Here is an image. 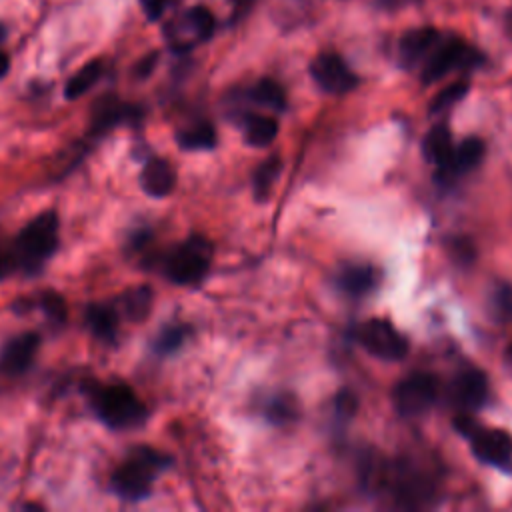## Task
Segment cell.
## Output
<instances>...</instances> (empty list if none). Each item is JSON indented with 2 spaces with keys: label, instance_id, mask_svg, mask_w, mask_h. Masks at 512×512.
<instances>
[{
  "label": "cell",
  "instance_id": "cell-34",
  "mask_svg": "<svg viewBox=\"0 0 512 512\" xmlns=\"http://www.w3.org/2000/svg\"><path fill=\"white\" fill-rule=\"evenodd\" d=\"M454 246V256L462 262H472L474 260V246L468 238H454L452 240Z\"/></svg>",
  "mask_w": 512,
  "mask_h": 512
},
{
  "label": "cell",
  "instance_id": "cell-13",
  "mask_svg": "<svg viewBox=\"0 0 512 512\" xmlns=\"http://www.w3.org/2000/svg\"><path fill=\"white\" fill-rule=\"evenodd\" d=\"M40 336L36 332H20L8 338L0 348V372L6 376L24 374L38 352Z\"/></svg>",
  "mask_w": 512,
  "mask_h": 512
},
{
  "label": "cell",
  "instance_id": "cell-2",
  "mask_svg": "<svg viewBox=\"0 0 512 512\" xmlns=\"http://www.w3.org/2000/svg\"><path fill=\"white\" fill-rule=\"evenodd\" d=\"M84 390L96 418L108 428L128 430L146 422V406L140 402L132 388L124 384L102 386L98 382H92Z\"/></svg>",
  "mask_w": 512,
  "mask_h": 512
},
{
  "label": "cell",
  "instance_id": "cell-33",
  "mask_svg": "<svg viewBox=\"0 0 512 512\" xmlns=\"http://www.w3.org/2000/svg\"><path fill=\"white\" fill-rule=\"evenodd\" d=\"M172 2L174 0H140V6L148 20H158L168 10V6H172Z\"/></svg>",
  "mask_w": 512,
  "mask_h": 512
},
{
  "label": "cell",
  "instance_id": "cell-12",
  "mask_svg": "<svg viewBox=\"0 0 512 512\" xmlns=\"http://www.w3.org/2000/svg\"><path fill=\"white\" fill-rule=\"evenodd\" d=\"M144 118V108L138 104L124 102L114 94H104L96 100L90 118V132L94 136H102L116 128L118 124H140Z\"/></svg>",
  "mask_w": 512,
  "mask_h": 512
},
{
  "label": "cell",
  "instance_id": "cell-36",
  "mask_svg": "<svg viewBox=\"0 0 512 512\" xmlns=\"http://www.w3.org/2000/svg\"><path fill=\"white\" fill-rule=\"evenodd\" d=\"M420 0H374V4L382 10H400V8H406V6H412V4H418Z\"/></svg>",
  "mask_w": 512,
  "mask_h": 512
},
{
  "label": "cell",
  "instance_id": "cell-10",
  "mask_svg": "<svg viewBox=\"0 0 512 512\" xmlns=\"http://www.w3.org/2000/svg\"><path fill=\"white\" fill-rule=\"evenodd\" d=\"M470 448L476 460L512 474V436L502 428H478L470 436Z\"/></svg>",
  "mask_w": 512,
  "mask_h": 512
},
{
  "label": "cell",
  "instance_id": "cell-17",
  "mask_svg": "<svg viewBox=\"0 0 512 512\" xmlns=\"http://www.w3.org/2000/svg\"><path fill=\"white\" fill-rule=\"evenodd\" d=\"M140 186L152 198L168 196L176 186V172L166 158H150L140 172Z\"/></svg>",
  "mask_w": 512,
  "mask_h": 512
},
{
  "label": "cell",
  "instance_id": "cell-35",
  "mask_svg": "<svg viewBox=\"0 0 512 512\" xmlns=\"http://www.w3.org/2000/svg\"><path fill=\"white\" fill-rule=\"evenodd\" d=\"M156 62H158V52H152V54L144 56V58L136 64V76H138V78H146V76H150V72L154 70Z\"/></svg>",
  "mask_w": 512,
  "mask_h": 512
},
{
  "label": "cell",
  "instance_id": "cell-18",
  "mask_svg": "<svg viewBox=\"0 0 512 512\" xmlns=\"http://www.w3.org/2000/svg\"><path fill=\"white\" fill-rule=\"evenodd\" d=\"M378 284V270L370 264H346L336 274V286L352 296L362 298Z\"/></svg>",
  "mask_w": 512,
  "mask_h": 512
},
{
  "label": "cell",
  "instance_id": "cell-27",
  "mask_svg": "<svg viewBox=\"0 0 512 512\" xmlns=\"http://www.w3.org/2000/svg\"><path fill=\"white\" fill-rule=\"evenodd\" d=\"M186 336H188V326H182V324L164 326L152 342V352L158 356H170L180 350Z\"/></svg>",
  "mask_w": 512,
  "mask_h": 512
},
{
  "label": "cell",
  "instance_id": "cell-26",
  "mask_svg": "<svg viewBox=\"0 0 512 512\" xmlns=\"http://www.w3.org/2000/svg\"><path fill=\"white\" fill-rule=\"evenodd\" d=\"M280 170H282V160L278 156H272V158L264 160L256 168V172L252 176V190H254L256 200H266L268 198V194L272 190V184L276 182Z\"/></svg>",
  "mask_w": 512,
  "mask_h": 512
},
{
  "label": "cell",
  "instance_id": "cell-41",
  "mask_svg": "<svg viewBox=\"0 0 512 512\" xmlns=\"http://www.w3.org/2000/svg\"><path fill=\"white\" fill-rule=\"evenodd\" d=\"M4 274V266H2V258H0V276Z\"/></svg>",
  "mask_w": 512,
  "mask_h": 512
},
{
  "label": "cell",
  "instance_id": "cell-8",
  "mask_svg": "<svg viewBox=\"0 0 512 512\" xmlns=\"http://www.w3.org/2000/svg\"><path fill=\"white\" fill-rule=\"evenodd\" d=\"M356 342L372 356L388 362L402 360L408 354L404 334L384 318H370L356 328Z\"/></svg>",
  "mask_w": 512,
  "mask_h": 512
},
{
  "label": "cell",
  "instance_id": "cell-4",
  "mask_svg": "<svg viewBox=\"0 0 512 512\" xmlns=\"http://www.w3.org/2000/svg\"><path fill=\"white\" fill-rule=\"evenodd\" d=\"M380 486L386 488L398 506L420 508L436 496V478L410 460L394 462L380 472Z\"/></svg>",
  "mask_w": 512,
  "mask_h": 512
},
{
  "label": "cell",
  "instance_id": "cell-40",
  "mask_svg": "<svg viewBox=\"0 0 512 512\" xmlns=\"http://www.w3.org/2000/svg\"><path fill=\"white\" fill-rule=\"evenodd\" d=\"M4 38H6V28L0 24V42H4Z\"/></svg>",
  "mask_w": 512,
  "mask_h": 512
},
{
  "label": "cell",
  "instance_id": "cell-29",
  "mask_svg": "<svg viewBox=\"0 0 512 512\" xmlns=\"http://www.w3.org/2000/svg\"><path fill=\"white\" fill-rule=\"evenodd\" d=\"M468 88H470L468 82H454V84L446 86L444 90H440V92L432 98V102H430V106H428L430 114H440V112L452 108L456 102H460V100L466 96Z\"/></svg>",
  "mask_w": 512,
  "mask_h": 512
},
{
  "label": "cell",
  "instance_id": "cell-14",
  "mask_svg": "<svg viewBox=\"0 0 512 512\" xmlns=\"http://www.w3.org/2000/svg\"><path fill=\"white\" fill-rule=\"evenodd\" d=\"M484 152H486L484 140H480L476 136L464 138L460 144H456L452 148L448 160L444 164L436 166V178L442 184H452L458 176L476 168L480 164V160L484 158Z\"/></svg>",
  "mask_w": 512,
  "mask_h": 512
},
{
  "label": "cell",
  "instance_id": "cell-15",
  "mask_svg": "<svg viewBox=\"0 0 512 512\" xmlns=\"http://www.w3.org/2000/svg\"><path fill=\"white\" fill-rule=\"evenodd\" d=\"M450 394L462 410H478L488 400V378L478 368H466L452 380Z\"/></svg>",
  "mask_w": 512,
  "mask_h": 512
},
{
  "label": "cell",
  "instance_id": "cell-22",
  "mask_svg": "<svg viewBox=\"0 0 512 512\" xmlns=\"http://www.w3.org/2000/svg\"><path fill=\"white\" fill-rule=\"evenodd\" d=\"M152 288L150 286H136L126 290L114 304L120 314L128 316L132 322H142L152 308Z\"/></svg>",
  "mask_w": 512,
  "mask_h": 512
},
{
  "label": "cell",
  "instance_id": "cell-16",
  "mask_svg": "<svg viewBox=\"0 0 512 512\" xmlns=\"http://www.w3.org/2000/svg\"><path fill=\"white\" fill-rule=\"evenodd\" d=\"M442 32L432 26H420L412 28L402 34L398 42V62L402 68H414L424 62V58L430 54V50L440 40Z\"/></svg>",
  "mask_w": 512,
  "mask_h": 512
},
{
  "label": "cell",
  "instance_id": "cell-31",
  "mask_svg": "<svg viewBox=\"0 0 512 512\" xmlns=\"http://www.w3.org/2000/svg\"><path fill=\"white\" fill-rule=\"evenodd\" d=\"M296 416V402L292 396H276L272 400H268L266 404V418L276 422V424H282L286 420H292Z\"/></svg>",
  "mask_w": 512,
  "mask_h": 512
},
{
  "label": "cell",
  "instance_id": "cell-20",
  "mask_svg": "<svg viewBox=\"0 0 512 512\" xmlns=\"http://www.w3.org/2000/svg\"><path fill=\"white\" fill-rule=\"evenodd\" d=\"M452 148H454L452 134H450V128L446 122H440L434 128H430V132L422 140V156L434 166L444 164L448 160Z\"/></svg>",
  "mask_w": 512,
  "mask_h": 512
},
{
  "label": "cell",
  "instance_id": "cell-32",
  "mask_svg": "<svg viewBox=\"0 0 512 512\" xmlns=\"http://www.w3.org/2000/svg\"><path fill=\"white\" fill-rule=\"evenodd\" d=\"M356 408H358V400H356V396L352 394V392H348V390H344V392H340L338 394V398H336V410H338V416L340 418H350L354 412H356Z\"/></svg>",
  "mask_w": 512,
  "mask_h": 512
},
{
  "label": "cell",
  "instance_id": "cell-39",
  "mask_svg": "<svg viewBox=\"0 0 512 512\" xmlns=\"http://www.w3.org/2000/svg\"><path fill=\"white\" fill-rule=\"evenodd\" d=\"M504 366H506V370L512 374V344L504 350Z\"/></svg>",
  "mask_w": 512,
  "mask_h": 512
},
{
  "label": "cell",
  "instance_id": "cell-5",
  "mask_svg": "<svg viewBox=\"0 0 512 512\" xmlns=\"http://www.w3.org/2000/svg\"><path fill=\"white\" fill-rule=\"evenodd\" d=\"M212 244L204 236H188L174 246L162 262V270L174 284L196 286L204 280L212 262Z\"/></svg>",
  "mask_w": 512,
  "mask_h": 512
},
{
  "label": "cell",
  "instance_id": "cell-30",
  "mask_svg": "<svg viewBox=\"0 0 512 512\" xmlns=\"http://www.w3.org/2000/svg\"><path fill=\"white\" fill-rule=\"evenodd\" d=\"M490 312L498 322H508L512 318V286L498 284L490 298Z\"/></svg>",
  "mask_w": 512,
  "mask_h": 512
},
{
  "label": "cell",
  "instance_id": "cell-28",
  "mask_svg": "<svg viewBox=\"0 0 512 512\" xmlns=\"http://www.w3.org/2000/svg\"><path fill=\"white\" fill-rule=\"evenodd\" d=\"M30 302H32L30 306H36V308H40L44 312V316L48 318L50 324H56V326L66 324V302H64V298L58 292L46 290V292L38 294Z\"/></svg>",
  "mask_w": 512,
  "mask_h": 512
},
{
  "label": "cell",
  "instance_id": "cell-24",
  "mask_svg": "<svg viewBox=\"0 0 512 512\" xmlns=\"http://www.w3.org/2000/svg\"><path fill=\"white\" fill-rule=\"evenodd\" d=\"M246 98L258 106H264L274 112H282L286 108L284 88L272 78H260L254 86H250Z\"/></svg>",
  "mask_w": 512,
  "mask_h": 512
},
{
  "label": "cell",
  "instance_id": "cell-23",
  "mask_svg": "<svg viewBox=\"0 0 512 512\" xmlns=\"http://www.w3.org/2000/svg\"><path fill=\"white\" fill-rule=\"evenodd\" d=\"M278 136V120L266 114L244 116V140L254 148H264Z\"/></svg>",
  "mask_w": 512,
  "mask_h": 512
},
{
  "label": "cell",
  "instance_id": "cell-37",
  "mask_svg": "<svg viewBox=\"0 0 512 512\" xmlns=\"http://www.w3.org/2000/svg\"><path fill=\"white\" fill-rule=\"evenodd\" d=\"M256 0H230V4L234 6V20L236 18H242L254 4Z\"/></svg>",
  "mask_w": 512,
  "mask_h": 512
},
{
  "label": "cell",
  "instance_id": "cell-9",
  "mask_svg": "<svg viewBox=\"0 0 512 512\" xmlns=\"http://www.w3.org/2000/svg\"><path fill=\"white\" fill-rule=\"evenodd\" d=\"M392 398L402 416L426 414L438 398V378L428 372H414L398 382Z\"/></svg>",
  "mask_w": 512,
  "mask_h": 512
},
{
  "label": "cell",
  "instance_id": "cell-21",
  "mask_svg": "<svg viewBox=\"0 0 512 512\" xmlns=\"http://www.w3.org/2000/svg\"><path fill=\"white\" fill-rule=\"evenodd\" d=\"M176 142L182 150H188V152L212 150L216 146V130L210 122L200 120V122L180 128L176 132Z\"/></svg>",
  "mask_w": 512,
  "mask_h": 512
},
{
  "label": "cell",
  "instance_id": "cell-3",
  "mask_svg": "<svg viewBox=\"0 0 512 512\" xmlns=\"http://www.w3.org/2000/svg\"><path fill=\"white\" fill-rule=\"evenodd\" d=\"M58 224V214L54 210H44L16 234L14 258L26 274L40 272L58 248Z\"/></svg>",
  "mask_w": 512,
  "mask_h": 512
},
{
  "label": "cell",
  "instance_id": "cell-7",
  "mask_svg": "<svg viewBox=\"0 0 512 512\" xmlns=\"http://www.w3.org/2000/svg\"><path fill=\"white\" fill-rule=\"evenodd\" d=\"M216 30V20L212 12L204 6H192L178 12L164 26V38L172 52L184 54L198 44L212 38Z\"/></svg>",
  "mask_w": 512,
  "mask_h": 512
},
{
  "label": "cell",
  "instance_id": "cell-6",
  "mask_svg": "<svg viewBox=\"0 0 512 512\" xmlns=\"http://www.w3.org/2000/svg\"><path fill=\"white\" fill-rule=\"evenodd\" d=\"M484 64V54L464 42L458 36H440L436 46L422 62L420 80L424 84H434L436 80L444 78L452 70H470Z\"/></svg>",
  "mask_w": 512,
  "mask_h": 512
},
{
  "label": "cell",
  "instance_id": "cell-19",
  "mask_svg": "<svg viewBox=\"0 0 512 512\" xmlns=\"http://www.w3.org/2000/svg\"><path fill=\"white\" fill-rule=\"evenodd\" d=\"M84 322L86 326L90 328L92 336L106 342V344H112L118 336V326H120V312L116 308V304H90L86 308V314H84Z\"/></svg>",
  "mask_w": 512,
  "mask_h": 512
},
{
  "label": "cell",
  "instance_id": "cell-25",
  "mask_svg": "<svg viewBox=\"0 0 512 512\" xmlns=\"http://www.w3.org/2000/svg\"><path fill=\"white\" fill-rule=\"evenodd\" d=\"M104 74V62L102 60H90L88 64H84L66 84L64 88V96L68 100H74L82 94H86Z\"/></svg>",
  "mask_w": 512,
  "mask_h": 512
},
{
  "label": "cell",
  "instance_id": "cell-1",
  "mask_svg": "<svg viewBox=\"0 0 512 512\" xmlns=\"http://www.w3.org/2000/svg\"><path fill=\"white\" fill-rule=\"evenodd\" d=\"M172 466V458L150 446H134L124 462L112 472L110 488L128 502L148 498L158 474Z\"/></svg>",
  "mask_w": 512,
  "mask_h": 512
},
{
  "label": "cell",
  "instance_id": "cell-11",
  "mask_svg": "<svg viewBox=\"0 0 512 512\" xmlns=\"http://www.w3.org/2000/svg\"><path fill=\"white\" fill-rule=\"evenodd\" d=\"M312 80L328 94H346L358 86V76L336 52H322L310 62Z\"/></svg>",
  "mask_w": 512,
  "mask_h": 512
},
{
  "label": "cell",
  "instance_id": "cell-38",
  "mask_svg": "<svg viewBox=\"0 0 512 512\" xmlns=\"http://www.w3.org/2000/svg\"><path fill=\"white\" fill-rule=\"evenodd\" d=\"M8 68H10V60H8V56L0 50V80L6 76Z\"/></svg>",
  "mask_w": 512,
  "mask_h": 512
}]
</instances>
